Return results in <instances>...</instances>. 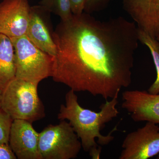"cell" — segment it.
Instances as JSON below:
<instances>
[{
	"instance_id": "6da1fadb",
	"label": "cell",
	"mask_w": 159,
	"mask_h": 159,
	"mask_svg": "<svg viewBox=\"0 0 159 159\" xmlns=\"http://www.w3.org/2000/svg\"><path fill=\"white\" fill-rule=\"evenodd\" d=\"M52 36L54 81L106 100L131 84L139 41L133 21L120 16L102 20L83 12L61 21Z\"/></svg>"
},
{
	"instance_id": "7a4b0ae2",
	"label": "cell",
	"mask_w": 159,
	"mask_h": 159,
	"mask_svg": "<svg viewBox=\"0 0 159 159\" xmlns=\"http://www.w3.org/2000/svg\"><path fill=\"white\" fill-rule=\"evenodd\" d=\"M118 96L110 101L106 100L100 106V111L97 112L80 106L75 92L70 89L66 94L65 105H61L57 118L61 121L68 120L80 140L82 148L89 152L92 159L100 158V145H108L114 140L112 134L117 130V126L107 135L102 134L101 131L107 123L119 115L116 107Z\"/></svg>"
},
{
	"instance_id": "3957f363",
	"label": "cell",
	"mask_w": 159,
	"mask_h": 159,
	"mask_svg": "<svg viewBox=\"0 0 159 159\" xmlns=\"http://www.w3.org/2000/svg\"><path fill=\"white\" fill-rule=\"evenodd\" d=\"M37 84L15 77L3 89L1 108L13 120L31 122L45 116Z\"/></svg>"
},
{
	"instance_id": "277c9868",
	"label": "cell",
	"mask_w": 159,
	"mask_h": 159,
	"mask_svg": "<svg viewBox=\"0 0 159 159\" xmlns=\"http://www.w3.org/2000/svg\"><path fill=\"white\" fill-rule=\"evenodd\" d=\"M10 39L14 48L15 77L38 85L51 77L52 56L37 48L26 35Z\"/></svg>"
},
{
	"instance_id": "5b68a950",
	"label": "cell",
	"mask_w": 159,
	"mask_h": 159,
	"mask_svg": "<svg viewBox=\"0 0 159 159\" xmlns=\"http://www.w3.org/2000/svg\"><path fill=\"white\" fill-rule=\"evenodd\" d=\"M82 148L81 142L65 120L49 125L39 133V150L42 159H72Z\"/></svg>"
},
{
	"instance_id": "8992f818",
	"label": "cell",
	"mask_w": 159,
	"mask_h": 159,
	"mask_svg": "<svg viewBox=\"0 0 159 159\" xmlns=\"http://www.w3.org/2000/svg\"><path fill=\"white\" fill-rule=\"evenodd\" d=\"M119 159H147L159 154V126L154 122L129 133L122 145Z\"/></svg>"
},
{
	"instance_id": "52a82bcc",
	"label": "cell",
	"mask_w": 159,
	"mask_h": 159,
	"mask_svg": "<svg viewBox=\"0 0 159 159\" xmlns=\"http://www.w3.org/2000/svg\"><path fill=\"white\" fill-rule=\"evenodd\" d=\"M30 11L28 0H3L0 3V33L10 38L25 35Z\"/></svg>"
},
{
	"instance_id": "ba28073f",
	"label": "cell",
	"mask_w": 159,
	"mask_h": 159,
	"mask_svg": "<svg viewBox=\"0 0 159 159\" xmlns=\"http://www.w3.org/2000/svg\"><path fill=\"white\" fill-rule=\"evenodd\" d=\"M122 108L135 122H151L159 124V93L145 90H127L122 94Z\"/></svg>"
},
{
	"instance_id": "9c48e42d",
	"label": "cell",
	"mask_w": 159,
	"mask_h": 159,
	"mask_svg": "<svg viewBox=\"0 0 159 159\" xmlns=\"http://www.w3.org/2000/svg\"><path fill=\"white\" fill-rule=\"evenodd\" d=\"M39 133L31 122L15 119L11 125L9 145L17 159H42L39 150Z\"/></svg>"
},
{
	"instance_id": "30bf717a",
	"label": "cell",
	"mask_w": 159,
	"mask_h": 159,
	"mask_svg": "<svg viewBox=\"0 0 159 159\" xmlns=\"http://www.w3.org/2000/svg\"><path fill=\"white\" fill-rule=\"evenodd\" d=\"M122 2L138 29L157 38L159 34V0H122Z\"/></svg>"
},
{
	"instance_id": "8fae6325",
	"label": "cell",
	"mask_w": 159,
	"mask_h": 159,
	"mask_svg": "<svg viewBox=\"0 0 159 159\" xmlns=\"http://www.w3.org/2000/svg\"><path fill=\"white\" fill-rule=\"evenodd\" d=\"M41 6L31 7L30 21L25 35L41 50L54 57L57 49L52 34L40 15Z\"/></svg>"
},
{
	"instance_id": "7c38bea8",
	"label": "cell",
	"mask_w": 159,
	"mask_h": 159,
	"mask_svg": "<svg viewBox=\"0 0 159 159\" xmlns=\"http://www.w3.org/2000/svg\"><path fill=\"white\" fill-rule=\"evenodd\" d=\"M15 77L13 44L10 38L0 33V87L3 89Z\"/></svg>"
},
{
	"instance_id": "4fadbf2b",
	"label": "cell",
	"mask_w": 159,
	"mask_h": 159,
	"mask_svg": "<svg viewBox=\"0 0 159 159\" xmlns=\"http://www.w3.org/2000/svg\"><path fill=\"white\" fill-rule=\"evenodd\" d=\"M139 42L147 46L150 50L157 71V78L148 89L152 94L159 93V42L157 38L151 36L147 33L139 29Z\"/></svg>"
},
{
	"instance_id": "5bb4252c",
	"label": "cell",
	"mask_w": 159,
	"mask_h": 159,
	"mask_svg": "<svg viewBox=\"0 0 159 159\" xmlns=\"http://www.w3.org/2000/svg\"><path fill=\"white\" fill-rule=\"evenodd\" d=\"M40 5L46 11L59 16L62 21L71 20L74 15L69 0H41Z\"/></svg>"
},
{
	"instance_id": "9a60e30c",
	"label": "cell",
	"mask_w": 159,
	"mask_h": 159,
	"mask_svg": "<svg viewBox=\"0 0 159 159\" xmlns=\"http://www.w3.org/2000/svg\"><path fill=\"white\" fill-rule=\"evenodd\" d=\"M13 120L0 108V143L9 144V135Z\"/></svg>"
},
{
	"instance_id": "2e32d148",
	"label": "cell",
	"mask_w": 159,
	"mask_h": 159,
	"mask_svg": "<svg viewBox=\"0 0 159 159\" xmlns=\"http://www.w3.org/2000/svg\"><path fill=\"white\" fill-rule=\"evenodd\" d=\"M112 0H87L84 11L88 13L101 11Z\"/></svg>"
},
{
	"instance_id": "e0dca14e",
	"label": "cell",
	"mask_w": 159,
	"mask_h": 159,
	"mask_svg": "<svg viewBox=\"0 0 159 159\" xmlns=\"http://www.w3.org/2000/svg\"><path fill=\"white\" fill-rule=\"evenodd\" d=\"M71 11L74 15L82 14L85 9L87 0H69Z\"/></svg>"
},
{
	"instance_id": "ac0fdd59",
	"label": "cell",
	"mask_w": 159,
	"mask_h": 159,
	"mask_svg": "<svg viewBox=\"0 0 159 159\" xmlns=\"http://www.w3.org/2000/svg\"><path fill=\"white\" fill-rule=\"evenodd\" d=\"M17 159L9 144L0 143V159Z\"/></svg>"
},
{
	"instance_id": "d6986e66",
	"label": "cell",
	"mask_w": 159,
	"mask_h": 159,
	"mask_svg": "<svg viewBox=\"0 0 159 159\" xmlns=\"http://www.w3.org/2000/svg\"><path fill=\"white\" fill-rule=\"evenodd\" d=\"M3 89L0 87V108H1V104H2V95Z\"/></svg>"
},
{
	"instance_id": "ffe728a7",
	"label": "cell",
	"mask_w": 159,
	"mask_h": 159,
	"mask_svg": "<svg viewBox=\"0 0 159 159\" xmlns=\"http://www.w3.org/2000/svg\"><path fill=\"white\" fill-rule=\"evenodd\" d=\"M157 40L159 42V34H158V36H157Z\"/></svg>"
},
{
	"instance_id": "44dd1931",
	"label": "cell",
	"mask_w": 159,
	"mask_h": 159,
	"mask_svg": "<svg viewBox=\"0 0 159 159\" xmlns=\"http://www.w3.org/2000/svg\"><path fill=\"white\" fill-rule=\"evenodd\" d=\"M157 159H159V154L157 155V157L156 158Z\"/></svg>"
}]
</instances>
